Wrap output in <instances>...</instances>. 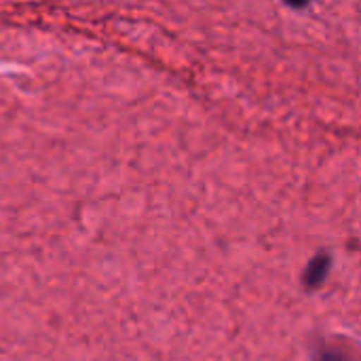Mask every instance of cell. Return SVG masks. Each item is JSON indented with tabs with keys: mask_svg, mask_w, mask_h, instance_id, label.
<instances>
[{
	"mask_svg": "<svg viewBox=\"0 0 361 361\" xmlns=\"http://www.w3.org/2000/svg\"><path fill=\"white\" fill-rule=\"evenodd\" d=\"M330 264H332L330 254H326V252L317 254V256L309 262V267H307V271H305V277H302L305 288H307V290H317V288H322L324 281L328 279Z\"/></svg>",
	"mask_w": 361,
	"mask_h": 361,
	"instance_id": "cell-1",
	"label": "cell"
},
{
	"mask_svg": "<svg viewBox=\"0 0 361 361\" xmlns=\"http://www.w3.org/2000/svg\"><path fill=\"white\" fill-rule=\"evenodd\" d=\"M319 361H349V360H347L345 355H341V353H324Z\"/></svg>",
	"mask_w": 361,
	"mask_h": 361,
	"instance_id": "cell-2",
	"label": "cell"
}]
</instances>
